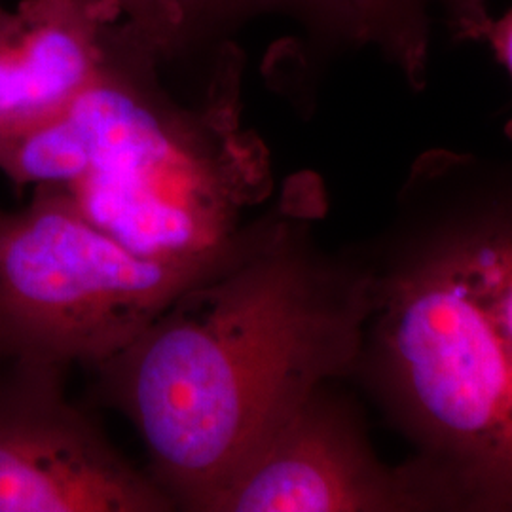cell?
Here are the masks:
<instances>
[{
	"mask_svg": "<svg viewBox=\"0 0 512 512\" xmlns=\"http://www.w3.org/2000/svg\"><path fill=\"white\" fill-rule=\"evenodd\" d=\"M325 194L298 175L219 272L95 366V395L147 446L177 509L209 503L319 385L351 380L372 308L365 247L327 251Z\"/></svg>",
	"mask_w": 512,
	"mask_h": 512,
	"instance_id": "cell-1",
	"label": "cell"
},
{
	"mask_svg": "<svg viewBox=\"0 0 512 512\" xmlns=\"http://www.w3.org/2000/svg\"><path fill=\"white\" fill-rule=\"evenodd\" d=\"M365 251L372 308L351 380L446 511L512 512V150L421 154Z\"/></svg>",
	"mask_w": 512,
	"mask_h": 512,
	"instance_id": "cell-2",
	"label": "cell"
},
{
	"mask_svg": "<svg viewBox=\"0 0 512 512\" xmlns=\"http://www.w3.org/2000/svg\"><path fill=\"white\" fill-rule=\"evenodd\" d=\"M162 59L122 23L103 71L69 107L0 143V171L18 190L61 188L133 253H217L272 192L268 148L241 120L243 57L226 48L194 97L165 84Z\"/></svg>",
	"mask_w": 512,
	"mask_h": 512,
	"instance_id": "cell-3",
	"label": "cell"
},
{
	"mask_svg": "<svg viewBox=\"0 0 512 512\" xmlns=\"http://www.w3.org/2000/svg\"><path fill=\"white\" fill-rule=\"evenodd\" d=\"M255 224L217 253L154 258L99 230L61 188L35 186L25 207L0 209V370L103 365L236 258Z\"/></svg>",
	"mask_w": 512,
	"mask_h": 512,
	"instance_id": "cell-4",
	"label": "cell"
},
{
	"mask_svg": "<svg viewBox=\"0 0 512 512\" xmlns=\"http://www.w3.org/2000/svg\"><path fill=\"white\" fill-rule=\"evenodd\" d=\"M336 384L310 393L207 512L446 511L418 463L378 458L363 412Z\"/></svg>",
	"mask_w": 512,
	"mask_h": 512,
	"instance_id": "cell-5",
	"label": "cell"
},
{
	"mask_svg": "<svg viewBox=\"0 0 512 512\" xmlns=\"http://www.w3.org/2000/svg\"><path fill=\"white\" fill-rule=\"evenodd\" d=\"M65 370H0V512L177 511L65 395Z\"/></svg>",
	"mask_w": 512,
	"mask_h": 512,
	"instance_id": "cell-6",
	"label": "cell"
},
{
	"mask_svg": "<svg viewBox=\"0 0 512 512\" xmlns=\"http://www.w3.org/2000/svg\"><path fill=\"white\" fill-rule=\"evenodd\" d=\"M122 21L95 0L0 6V143L69 107L103 71Z\"/></svg>",
	"mask_w": 512,
	"mask_h": 512,
	"instance_id": "cell-7",
	"label": "cell"
},
{
	"mask_svg": "<svg viewBox=\"0 0 512 512\" xmlns=\"http://www.w3.org/2000/svg\"><path fill=\"white\" fill-rule=\"evenodd\" d=\"M313 35L370 46L421 90L439 38L478 42L490 16L486 0H281Z\"/></svg>",
	"mask_w": 512,
	"mask_h": 512,
	"instance_id": "cell-8",
	"label": "cell"
},
{
	"mask_svg": "<svg viewBox=\"0 0 512 512\" xmlns=\"http://www.w3.org/2000/svg\"><path fill=\"white\" fill-rule=\"evenodd\" d=\"M114 8L124 23L165 57L192 35L184 0H95Z\"/></svg>",
	"mask_w": 512,
	"mask_h": 512,
	"instance_id": "cell-9",
	"label": "cell"
},
{
	"mask_svg": "<svg viewBox=\"0 0 512 512\" xmlns=\"http://www.w3.org/2000/svg\"><path fill=\"white\" fill-rule=\"evenodd\" d=\"M192 31L222 21L245 18L262 10L281 8V0H184Z\"/></svg>",
	"mask_w": 512,
	"mask_h": 512,
	"instance_id": "cell-10",
	"label": "cell"
},
{
	"mask_svg": "<svg viewBox=\"0 0 512 512\" xmlns=\"http://www.w3.org/2000/svg\"><path fill=\"white\" fill-rule=\"evenodd\" d=\"M478 42L488 44V48L494 52L495 59L507 69L512 80V8L499 18L492 14L482 23Z\"/></svg>",
	"mask_w": 512,
	"mask_h": 512,
	"instance_id": "cell-11",
	"label": "cell"
}]
</instances>
